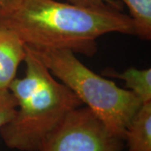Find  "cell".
<instances>
[{"label":"cell","instance_id":"6da1fadb","mask_svg":"<svg viewBox=\"0 0 151 151\" xmlns=\"http://www.w3.org/2000/svg\"><path fill=\"white\" fill-rule=\"evenodd\" d=\"M0 25L14 30L30 48L65 49L93 56L106 34L135 35L129 15L56 0H16L0 8Z\"/></svg>","mask_w":151,"mask_h":151},{"label":"cell","instance_id":"7a4b0ae2","mask_svg":"<svg viewBox=\"0 0 151 151\" xmlns=\"http://www.w3.org/2000/svg\"><path fill=\"white\" fill-rule=\"evenodd\" d=\"M25 48L24 76L16 77L9 86L17 102L16 112L0 129V135L10 149L38 151L66 114L82 103L30 49Z\"/></svg>","mask_w":151,"mask_h":151},{"label":"cell","instance_id":"3957f363","mask_svg":"<svg viewBox=\"0 0 151 151\" xmlns=\"http://www.w3.org/2000/svg\"><path fill=\"white\" fill-rule=\"evenodd\" d=\"M29 48L113 135L124 140L126 129L142 105L133 92L90 70L69 50Z\"/></svg>","mask_w":151,"mask_h":151},{"label":"cell","instance_id":"277c9868","mask_svg":"<svg viewBox=\"0 0 151 151\" xmlns=\"http://www.w3.org/2000/svg\"><path fill=\"white\" fill-rule=\"evenodd\" d=\"M124 139L113 135L87 107L67 113L38 151H122Z\"/></svg>","mask_w":151,"mask_h":151},{"label":"cell","instance_id":"5b68a950","mask_svg":"<svg viewBox=\"0 0 151 151\" xmlns=\"http://www.w3.org/2000/svg\"><path fill=\"white\" fill-rule=\"evenodd\" d=\"M26 56L25 45L14 30L0 25V91L9 89Z\"/></svg>","mask_w":151,"mask_h":151},{"label":"cell","instance_id":"8992f818","mask_svg":"<svg viewBox=\"0 0 151 151\" xmlns=\"http://www.w3.org/2000/svg\"><path fill=\"white\" fill-rule=\"evenodd\" d=\"M128 151H151V102L143 103L124 134Z\"/></svg>","mask_w":151,"mask_h":151},{"label":"cell","instance_id":"52a82bcc","mask_svg":"<svg viewBox=\"0 0 151 151\" xmlns=\"http://www.w3.org/2000/svg\"><path fill=\"white\" fill-rule=\"evenodd\" d=\"M106 74L123 80L127 89L133 92L142 104L151 102L150 68L137 69L135 67H129L122 73L107 70Z\"/></svg>","mask_w":151,"mask_h":151},{"label":"cell","instance_id":"ba28073f","mask_svg":"<svg viewBox=\"0 0 151 151\" xmlns=\"http://www.w3.org/2000/svg\"><path fill=\"white\" fill-rule=\"evenodd\" d=\"M128 7L136 36L151 39V0H119Z\"/></svg>","mask_w":151,"mask_h":151},{"label":"cell","instance_id":"9c48e42d","mask_svg":"<svg viewBox=\"0 0 151 151\" xmlns=\"http://www.w3.org/2000/svg\"><path fill=\"white\" fill-rule=\"evenodd\" d=\"M17 102L9 89L0 91V129L10 120L16 112Z\"/></svg>","mask_w":151,"mask_h":151},{"label":"cell","instance_id":"30bf717a","mask_svg":"<svg viewBox=\"0 0 151 151\" xmlns=\"http://www.w3.org/2000/svg\"><path fill=\"white\" fill-rule=\"evenodd\" d=\"M75 5L92 9H113L123 11V4L119 0H65Z\"/></svg>","mask_w":151,"mask_h":151},{"label":"cell","instance_id":"8fae6325","mask_svg":"<svg viewBox=\"0 0 151 151\" xmlns=\"http://www.w3.org/2000/svg\"><path fill=\"white\" fill-rule=\"evenodd\" d=\"M14 1H16V0H0V8L8 5V4H9L11 3L14 2Z\"/></svg>","mask_w":151,"mask_h":151}]
</instances>
